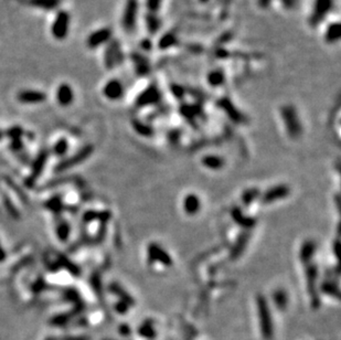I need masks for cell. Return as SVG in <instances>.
<instances>
[{
  "label": "cell",
  "mask_w": 341,
  "mask_h": 340,
  "mask_svg": "<svg viewBox=\"0 0 341 340\" xmlns=\"http://www.w3.org/2000/svg\"><path fill=\"white\" fill-rule=\"evenodd\" d=\"M257 311H258V319L259 325H261V331L264 336V338L271 340L273 338V322H272V315L270 313L267 303L263 297L257 299Z\"/></svg>",
  "instance_id": "cell-1"
},
{
  "label": "cell",
  "mask_w": 341,
  "mask_h": 340,
  "mask_svg": "<svg viewBox=\"0 0 341 340\" xmlns=\"http://www.w3.org/2000/svg\"><path fill=\"white\" fill-rule=\"evenodd\" d=\"M138 17V1L137 0H127L124 8L123 18H121V24L126 32L132 34L135 30Z\"/></svg>",
  "instance_id": "cell-2"
},
{
  "label": "cell",
  "mask_w": 341,
  "mask_h": 340,
  "mask_svg": "<svg viewBox=\"0 0 341 340\" xmlns=\"http://www.w3.org/2000/svg\"><path fill=\"white\" fill-rule=\"evenodd\" d=\"M332 6H334V0H315L309 19L311 26H318L322 20L329 14Z\"/></svg>",
  "instance_id": "cell-3"
},
{
  "label": "cell",
  "mask_w": 341,
  "mask_h": 340,
  "mask_svg": "<svg viewBox=\"0 0 341 340\" xmlns=\"http://www.w3.org/2000/svg\"><path fill=\"white\" fill-rule=\"evenodd\" d=\"M70 26V15L67 11H60L52 24V34L56 39L62 40L67 36Z\"/></svg>",
  "instance_id": "cell-4"
},
{
  "label": "cell",
  "mask_w": 341,
  "mask_h": 340,
  "mask_svg": "<svg viewBox=\"0 0 341 340\" xmlns=\"http://www.w3.org/2000/svg\"><path fill=\"white\" fill-rule=\"evenodd\" d=\"M282 115H283V119L284 123L286 125V128L288 129V132H290L291 135H296V134H298L302 132V125H300L299 121V117L297 115V113H296L295 108L291 106H285L282 108Z\"/></svg>",
  "instance_id": "cell-5"
},
{
  "label": "cell",
  "mask_w": 341,
  "mask_h": 340,
  "mask_svg": "<svg viewBox=\"0 0 341 340\" xmlns=\"http://www.w3.org/2000/svg\"><path fill=\"white\" fill-rule=\"evenodd\" d=\"M92 152H93L92 146H86V147L81 149L79 153H76L74 156H72V157L68 158V159H66V160H63L62 163H60L58 166H56L55 170L58 172H61V171H64V170L73 167V166L79 165L80 163H82L83 160L86 159V158L90 157Z\"/></svg>",
  "instance_id": "cell-6"
},
{
  "label": "cell",
  "mask_w": 341,
  "mask_h": 340,
  "mask_svg": "<svg viewBox=\"0 0 341 340\" xmlns=\"http://www.w3.org/2000/svg\"><path fill=\"white\" fill-rule=\"evenodd\" d=\"M105 66L107 68H114L117 64L123 61V53H121L119 44L116 41H112L105 51Z\"/></svg>",
  "instance_id": "cell-7"
},
{
  "label": "cell",
  "mask_w": 341,
  "mask_h": 340,
  "mask_svg": "<svg viewBox=\"0 0 341 340\" xmlns=\"http://www.w3.org/2000/svg\"><path fill=\"white\" fill-rule=\"evenodd\" d=\"M112 31L108 28H103V29L93 32L87 39V46L91 49H95L102 46V44L109 41V39L112 38Z\"/></svg>",
  "instance_id": "cell-8"
},
{
  "label": "cell",
  "mask_w": 341,
  "mask_h": 340,
  "mask_svg": "<svg viewBox=\"0 0 341 340\" xmlns=\"http://www.w3.org/2000/svg\"><path fill=\"white\" fill-rule=\"evenodd\" d=\"M47 159H48V153L47 152L40 153V155L36 157V159L34 160V165H32L31 175L28 177V179H27V185L28 186H30V187H31V186L35 182L36 178H38L40 175H41L44 166H46Z\"/></svg>",
  "instance_id": "cell-9"
},
{
  "label": "cell",
  "mask_w": 341,
  "mask_h": 340,
  "mask_svg": "<svg viewBox=\"0 0 341 340\" xmlns=\"http://www.w3.org/2000/svg\"><path fill=\"white\" fill-rule=\"evenodd\" d=\"M104 95L109 100H119L124 94V86L119 80H111L104 86Z\"/></svg>",
  "instance_id": "cell-10"
},
{
  "label": "cell",
  "mask_w": 341,
  "mask_h": 340,
  "mask_svg": "<svg viewBox=\"0 0 341 340\" xmlns=\"http://www.w3.org/2000/svg\"><path fill=\"white\" fill-rule=\"evenodd\" d=\"M47 95L39 91H22L18 94V100L24 104H38L46 101Z\"/></svg>",
  "instance_id": "cell-11"
},
{
  "label": "cell",
  "mask_w": 341,
  "mask_h": 340,
  "mask_svg": "<svg viewBox=\"0 0 341 340\" xmlns=\"http://www.w3.org/2000/svg\"><path fill=\"white\" fill-rule=\"evenodd\" d=\"M73 99H74V95H73L72 88L67 84H62L56 91V100L62 106L70 105L73 102Z\"/></svg>",
  "instance_id": "cell-12"
},
{
  "label": "cell",
  "mask_w": 341,
  "mask_h": 340,
  "mask_svg": "<svg viewBox=\"0 0 341 340\" xmlns=\"http://www.w3.org/2000/svg\"><path fill=\"white\" fill-rule=\"evenodd\" d=\"M340 38V24L339 22H332L327 27L324 39L328 43H336Z\"/></svg>",
  "instance_id": "cell-13"
},
{
  "label": "cell",
  "mask_w": 341,
  "mask_h": 340,
  "mask_svg": "<svg viewBox=\"0 0 341 340\" xmlns=\"http://www.w3.org/2000/svg\"><path fill=\"white\" fill-rule=\"evenodd\" d=\"M184 205H185L186 212L192 214L199 211L201 204L197 196H194V194H188L184 201Z\"/></svg>",
  "instance_id": "cell-14"
},
{
  "label": "cell",
  "mask_w": 341,
  "mask_h": 340,
  "mask_svg": "<svg viewBox=\"0 0 341 340\" xmlns=\"http://www.w3.org/2000/svg\"><path fill=\"white\" fill-rule=\"evenodd\" d=\"M28 5L44 10H52L59 6L60 0H28Z\"/></svg>",
  "instance_id": "cell-15"
},
{
  "label": "cell",
  "mask_w": 341,
  "mask_h": 340,
  "mask_svg": "<svg viewBox=\"0 0 341 340\" xmlns=\"http://www.w3.org/2000/svg\"><path fill=\"white\" fill-rule=\"evenodd\" d=\"M73 317V315L72 313L70 311V313H68V314H61V315H56L54 316L53 318L51 319V322L50 323L51 325H53V326H64V325H67V323L70 322V319Z\"/></svg>",
  "instance_id": "cell-16"
},
{
  "label": "cell",
  "mask_w": 341,
  "mask_h": 340,
  "mask_svg": "<svg viewBox=\"0 0 341 340\" xmlns=\"http://www.w3.org/2000/svg\"><path fill=\"white\" fill-rule=\"evenodd\" d=\"M56 234H58V238L61 241L68 240V236H70V225H68V223H67V222L60 223L58 229H56Z\"/></svg>",
  "instance_id": "cell-17"
},
{
  "label": "cell",
  "mask_w": 341,
  "mask_h": 340,
  "mask_svg": "<svg viewBox=\"0 0 341 340\" xmlns=\"http://www.w3.org/2000/svg\"><path fill=\"white\" fill-rule=\"evenodd\" d=\"M204 165L206 166L208 168L217 169L220 168L223 165V161L219 157H213V156H208L204 159Z\"/></svg>",
  "instance_id": "cell-18"
},
{
  "label": "cell",
  "mask_w": 341,
  "mask_h": 340,
  "mask_svg": "<svg viewBox=\"0 0 341 340\" xmlns=\"http://www.w3.org/2000/svg\"><path fill=\"white\" fill-rule=\"evenodd\" d=\"M68 149V143L66 139H60L58 143L55 144L53 152L56 156H63L66 155V153Z\"/></svg>",
  "instance_id": "cell-19"
},
{
  "label": "cell",
  "mask_w": 341,
  "mask_h": 340,
  "mask_svg": "<svg viewBox=\"0 0 341 340\" xmlns=\"http://www.w3.org/2000/svg\"><path fill=\"white\" fill-rule=\"evenodd\" d=\"M139 334L145 338H153L156 336L155 330H153V326L150 323H144L143 326L139 328Z\"/></svg>",
  "instance_id": "cell-20"
},
{
  "label": "cell",
  "mask_w": 341,
  "mask_h": 340,
  "mask_svg": "<svg viewBox=\"0 0 341 340\" xmlns=\"http://www.w3.org/2000/svg\"><path fill=\"white\" fill-rule=\"evenodd\" d=\"M274 299H275L276 306H277L278 308H284V307L286 306L287 297H286V294L283 293V291H277V293L275 294Z\"/></svg>",
  "instance_id": "cell-21"
},
{
  "label": "cell",
  "mask_w": 341,
  "mask_h": 340,
  "mask_svg": "<svg viewBox=\"0 0 341 340\" xmlns=\"http://www.w3.org/2000/svg\"><path fill=\"white\" fill-rule=\"evenodd\" d=\"M22 129L18 127V126H16V127H12L10 129H8V132H7V136L9 137V138L12 139H20L21 138V136H22Z\"/></svg>",
  "instance_id": "cell-22"
},
{
  "label": "cell",
  "mask_w": 341,
  "mask_h": 340,
  "mask_svg": "<svg viewBox=\"0 0 341 340\" xmlns=\"http://www.w3.org/2000/svg\"><path fill=\"white\" fill-rule=\"evenodd\" d=\"M48 208L52 210V211H60L61 208H62V205H61V201L59 198H55V199L50 200L47 204Z\"/></svg>",
  "instance_id": "cell-23"
},
{
  "label": "cell",
  "mask_w": 341,
  "mask_h": 340,
  "mask_svg": "<svg viewBox=\"0 0 341 340\" xmlns=\"http://www.w3.org/2000/svg\"><path fill=\"white\" fill-rule=\"evenodd\" d=\"M209 81L211 82V84L216 85V86H218V85H220L221 82H222V75H221V73H219V72L211 73V75H210V78H209Z\"/></svg>",
  "instance_id": "cell-24"
},
{
  "label": "cell",
  "mask_w": 341,
  "mask_h": 340,
  "mask_svg": "<svg viewBox=\"0 0 341 340\" xmlns=\"http://www.w3.org/2000/svg\"><path fill=\"white\" fill-rule=\"evenodd\" d=\"M66 298L68 299V301H70V302H74V303H76V302H78V299H79V296H78V293H76V291H75V290L68 289V290H67V293H66Z\"/></svg>",
  "instance_id": "cell-25"
},
{
  "label": "cell",
  "mask_w": 341,
  "mask_h": 340,
  "mask_svg": "<svg viewBox=\"0 0 341 340\" xmlns=\"http://www.w3.org/2000/svg\"><path fill=\"white\" fill-rule=\"evenodd\" d=\"M60 340H91V338L86 336H64Z\"/></svg>",
  "instance_id": "cell-26"
},
{
  "label": "cell",
  "mask_w": 341,
  "mask_h": 340,
  "mask_svg": "<svg viewBox=\"0 0 341 340\" xmlns=\"http://www.w3.org/2000/svg\"><path fill=\"white\" fill-rule=\"evenodd\" d=\"M116 310L119 311V314H125L126 313V310L128 309V304L127 303H125V302H121V303H119L116 305Z\"/></svg>",
  "instance_id": "cell-27"
},
{
  "label": "cell",
  "mask_w": 341,
  "mask_h": 340,
  "mask_svg": "<svg viewBox=\"0 0 341 340\" xmlns=\"http://www.w3.org/2000/svg\"><path fill=\"white\" fill-rule=\"evenodd\" d=\"M11 148L14 151H19V149L22 148V143L21 139H12L11 140Z\"/></svg>",
  "instance_id": "cell-28"
},
{
  "label": "cell",
  "mask_w": 341,
  "mask_h": 340,
  "mask_svg": "<svg viewBox=\"0 0 341 340\" xmlns=\"http://www.w3.org/2000/svg\"><path fill=\"white\" fill-rule=\"evenodd\" d=\"M131 327L127 325H121L119 326V334H121L123 336H128L131 335Z\"/></svg>",
  "instance_id": "cell-29"
},
{
  "label": "cell",
  "mask_w": 341,
  "mask_h": 340,
  "mask_svg": "<svg viewBox=\"0 0 341 340\" xmlns=\"http://www.w3.org/2000/svg\"><path fill=\"white\" fill-rule=\"evenodd\" d=\"M6 205H7V208H8V210H9V212H10V214H11V216H12V217H16V218H18V216H19V213H18V211H17V210H16V209L14 208V206H12V205H11V204H10V202H9V201H6Z\"/></svg>",
  "instance_id": "cell-30"
},
{
  "label": "cell",
  "mask_w": 341,
  "mask_h": 340,
  "mask_svg": "<svg viewBox=\"0 0 341 340\" xmlns=\"http://www.w3.org/2000/svg\"><path fill=\"white\" fill-rule=\"evenodd\" d=\"M160 1H161V0H148L149 8H150V9H153V10L157 9V8L160 6Z\"/></svg>",
  "instance_id": "cell-31"
},
{
  "label": "cell",
  "mask_w": 341,
  "mask_h": 340,
  "mask_svg": "<svg viewBox=\"0 0 341 340\" xmlns=\"http://www.w3.org/2000/svg\"><path fill=\"white\" fill-rule=\"evenodd\" d=\"M5 257H6V253H5V251L2 250L1 245H0V262H2L3 260H5Z\"/></svg>",
  "instance_id": "cell-32"
},
{
  "label": "cell",
  "mask_w": 341,
  "mask_h": 340,
  "mask_svg": "<svg viewBox=\"0 0 341 340\" xmlns=\"http://www.w3.org/2000/svg\"><path fill=\"white\" fill-rule=\"evenodd\" d=\"M46 340H59V339H56L54 337H48Z\"/></svg>",
  "instance_id": "cell-33"
},
{
  "label": "cell",
  "mask_w": 341,
  "mask_h": 340,
  "mask_svg": "<svg viewBox=\"0 0 341 340\" xmlns=\"http://www.w3.org/2000/svg\"><path fill=\"white\" fill-rule=\"evenodd\" d=\"M2 137H3V133H2L1 131H0V140H1Z\"/></svg>",
  "instance_id": "cell-34"
},
{
  "label": "cell",
  "mask_w": 341,
  "mask_h": 340,
  "mask_svg": "<svg viewBox=\"0 0 341 340\" xmlns=\"http://www.w3.org/2000/svg\"><path fill=\"white\" fill-rule=\"evenodd\" d=\"M305 249H307V251H309V250H308V248H307V245H305ZM308 254H309V252H307V254H305V255H307V256H308Z\"/></svg>",
  "instance_id": "cell-35"
},
{
  "label": "cell",
  "mask_w": 341,
  "mask_h": 340,
  "mask_svg": "<svg viewBox=\"0 0 341 340\" xmlns=\"http://www.w3.org/2000/svg\"><path fill=\"white\" fill-rule=\"evenodd\" d=\"M202 1H206V0H202Z\"/></svg>",
  "instance_id": "cell-36"
},
{
  "label": "cell",
  "mask_w": 341,
  "mask_h": 340,
  "mask_svg": "<svg viewBox=\"0 0 341 340\" xmlns=\"http://www.w3.org/2000/svg\"><path fill=\"white\" fill-rule=\"evenodd\" d=\"M106 340H112V339H106Z\"/></svg>",
  "instance_id": "cell-37"
}]
</instances>
